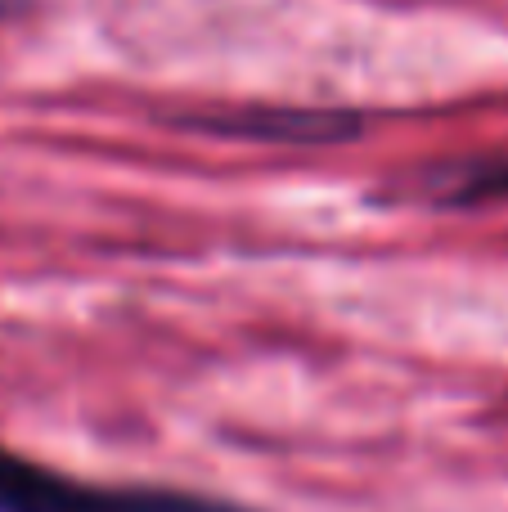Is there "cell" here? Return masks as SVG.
I'll return each instance as SVG.
<instances>
[{"mask_svg": "<svg viewBox=\"0 0 508 512\" xmlns=\"http://www.w3.org/2000/svg\"><path fill=\"white\" fill-rule=\"evenodd\" d=\"M0 512H257L167 486H95L0 445Z\"/></svg>", "mask_w": 508, "mask_h": 512, "instance_id": "obj_1", "label": "cell"}, {"mask_svg": "<svg viewBox=\"0 0 508 512\" xmlns=\"http://www.w3.org/2000/svg\"><path fill=\"white\" fill-rule=\"evenodd\" d=\"M185 126L225 140H261V144H338L360 131L347 113H315V108H234V113L189 117Z\"/></svg>", "mask_w": 508, "mask_h": 512, "instance_id": "obj_2", "label": "cell"}, {"mask_svg": "<svg viewBox=\"0 0 508 512\" xmlns=\"http://www.w3.org/2000/svg\"><path fill=\"white\" fill-rule=\"evenodd\" d=\"M423 189H428V198H437V203H446V207L508 203V149L432 167L428 176H423Z\"/></svg>", "mask_w": 508, "mask_h": 512, "instance_id": "obj_3", "label": "cell"}]
</instances>
